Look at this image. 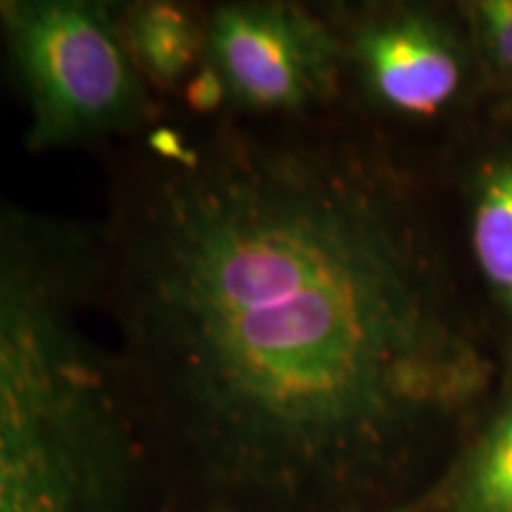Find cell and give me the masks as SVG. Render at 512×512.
I'll use <instances>...</instances> for the list:
<instances>
[{"instance_id":"cell-10","label":"cell","mask_w":512,"mask_h":512,"mask_svg":"<svg viewBox=\"0 0 512 512\" xmlns=\"http://www.w3.org/2000/svg\"><path fill=\"white\" fill-rule=\"evenodd\" d=\"M183 102L197 117H214L228 110V91L221 76L211 64L202 62V67L183 83Z\"/></svg>"},{"instance_id":"cell-7","label":"cell","mask_w":512,"mask_h":512,"mask_svg":"<svg viewBox=\"0 0 512 512\" xmlns=\"http://www.w3.org/2000/svg\"><path fill=\"white\" fill-rule=\"evenodd\" d=\"M472 252L486 285L512 309V157L482 166L472 195Z\"/></svg>"},{"instance_id":"cell-4","label":"cell","mask_w":512,"mask_h":512,"mask_svg":"<svg viewBox=\"0 0 512 512\" xmlns=\"http://www.w3.org/2000/svg\"><path fill=\"white\" fill-rule=\"evenodd\" d=\"M204 62L242 119L294 117L323 105L344 69L342 36L318 12L283 0H235L207 15Z\"/></svg>"},{"instance_id":"cell-1","label":"cell","mask_w":512,"mask_h":512,"mask_svg":"<svg viewBox=\"0 0 512 512\" xmlns=\"http://www.w3.org/2000/svg\"><path fill=\"white\" fill-rule=\"evenodd\" d=\"M392 181L240 117L145 147L121 181L102 226L112 342L152 463L200 512L363 489L475 384Z\"/></svg>"},{"instance_id":"cell-8","label":"cell","mask_w":512,"mask_h":512,"mask_svg":"<svg viewBox=\"0 0 512 512\" xmlns=\"http://www.w3.org/2000/svg\"><path fill=\"white\" fill-rule=\"evenodd\" d=\"M456 512H512V406L472 453L458 484Z\"/></svg>"},{"instance_id":"cell-6","label":"cell","mask_w":512,"mask_h":512,"mask_svg":"<svg viewBox=\"0 0 512 512\" xmlns=\"http://www.w3.org/2000/svg\"><path fill=\"white\" fill-rule=\"evenodd\" d=\"M121 27L133 62L157 91L183 88L204 62L207 17L174 0L121 5Z\"/></svg>"},{"instance_id":"cell-3","label":"cell","mask_w":512,"mask_h":512,"mask_svg":"<svg viewBox=\"0 0 512 512\" xmlns=\"http://www.w3.org/2000/svg\"><path fill=\"white\" fill-rule=\"evenodd\" d=\"M0 38L27 102L29 150L124 136L155 112L150 83L126 46L121 5L0 0Z\"/></svg>"},{"instance_id":"cell-9","label":"cell","mask_w":512,"mask_h":512,"mask_svg":"<svg viewBox=\"0 0 512 512\" xmlns=\"http://www.w3.org/2000/svg\"><path fill=\"white\" fill-rule=\"evenodd\" d=\"M467 15L491 67L512 76V0H477L467 5Z\"/></svg>"},{"instance_id":"cell-11","label":"cell","mask_w":512,"mask_h":512,"mask_svg":"<svg viewBox=\"0 0 512 512\" xmlns=\"http://www.w3.org/2000/svg\"><path fill=\"white\" fill-rule=\"evenodd\" d=\"M363 512H422V510H415V508H399V510H363Z\"/></svg>"},{"instance_id":"cell-5","label":"cell","mask_w":512,"mask_h":512,"mask_svg":"<svg viewBox=\"0 0 512 512\" xmlns=\"http://www.w3.org/2000/svg\"><path fill=\"white\" fill-rule=\"evenodd\" d=\"M339 36L344 67L354 69L370 102L394 117H439L463 88V50L432 10L413 5L368 10L344 24Z\"/></svg>"},{"instance_id":"cell-2","label":"cell","mask_w":512,"mask_h":512,"mask_svg":"<svg viewBox=\"0 0 512 512\" xmlns=\"http://www.w3.org/2000/svg\"><path fill=\"white\" fill-rule=\"evenodd\" d=\"M102 228L0 192V512H138L152 456L114 349Z\"/></svg>"}]
</instances>
